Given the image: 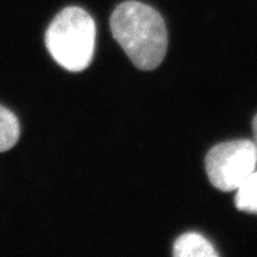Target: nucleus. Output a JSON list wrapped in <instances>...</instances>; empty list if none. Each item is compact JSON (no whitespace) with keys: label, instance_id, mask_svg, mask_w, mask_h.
Returning a JSON list of instances; mask_svg holds the SVG:
<instances>
[{"label":"nucleus","instance_id":"f257e3e1","mask_svg":"<svg viewBox=\"0 0 257 257\" xmlns=\"http://www.w3.org/2000/svg\"><path fill=\"white\" fill-rule=\"evenodd\" d=\"M110 31L139 70H154L166 57V24L159 12L147 4L133 0L119 4L110 17Z\"/></svg>","mask_w":257,"mask_h":257},{"label":"nucleus","instance_id":"f03ea898","mask_svg":"<svg viewBox=\"0 0 257 257\" xmlns=\"http://www.w3.org/2000/svg\"><path fill=\"white\" fill-rule=\"evenodd\" d=\"M45 41L58 64L71 72L83 71L95 51V21L83 8H64L49 25Z\"/></svg>","mask_w":257,"mask_h":257},{"label":"nucleus","instance_id":"39448f33","mask_svg":"<svg viewBox=\"0 0 257 257\" xmlns=\"http://www.w3.org/2000/svg\"><path fill=\"white\" fill-rule=\"evenodd\" d=\"M19 119L10 109L0 105V153H6L12 149L19 141Z\"/></svg>","mask_w":257,"mask_h":257},{"label":"nucleus","instance_id":"7ed1b4c3","mask_svg":"<svg viewBox=\"0 0 257 257\" xmlns=\"http://www.w3.org/2000/svg\"><path fill=\"white\" fill-rule=\"evenodd\" d=\"M210 183L222 192H232L256 171L257 145L254 141L237 139L214 146L206 156Z\"/></svg>","mask_w":257,"mask_h":257},{"label":"nucleus","instance_id":"423d86ee","mask_svg":"<svg viewBox=\"0 0 257 257\" xmlns=\"http://www.w3.org/2000/svg\"><path fill=\"white\" fill-rule=\"evenodd\" d=\"M235 206L240 211L257 214V169L236 188Z\"/></svg>","mask_w":257,"mask_h":257},{"label":"nucleus","instance_id":"0eeeda50","mask_svg":"<svg viewBox=\"0 0 257 257\" xmlns=\"http://www.w3.org/2000/svg\"><path fill=\"white\" fill-rule=\"evenodd\" d=\"M252 130H253L254 143H256V145H257V114L254 115L253 121H252Z\"/></svg>","mask_w":257,"mask_h":257},{"label":"nucleus","instance_id":"20e7f679","mask_svg":"<svg viewBox=\"0 0 257 257\" xmlns=\"http://www.w3.org/2000/svg\"><path fill=\"white\" fill-rule=\"evenodd\" d=\"M173 254L176 257H215L218 256V252L202 235L188 232L175 241Z\"/></svg>","mask_w":257,"mask_h":257}]
</instances>
